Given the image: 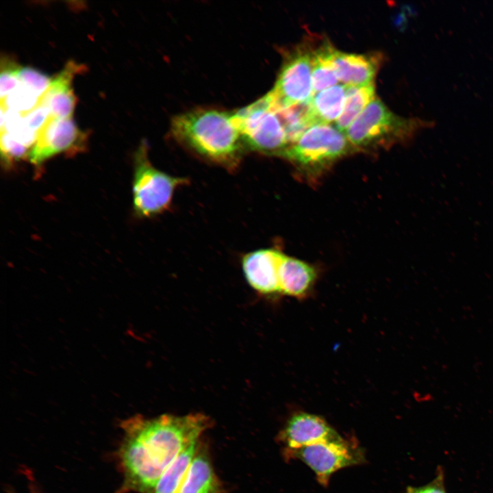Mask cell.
Masks as SVG:
<instances>
[{
  "label": "cell",
  "mask_w": 493,
  "mask_h": 493,
  "mask_svg": "<svg viewBox=\"0 0 493 493\" xmlns=\"http://www.w3.org/2000/svg\"><path fill=\"white\" fill-rule=\"evenodd\" d=\"M212 425L201 413L150 418L138 415L123 421L116 454L123 482L117 493H153L169 465Z\"/></svg>",
  "instance_id": "obj_1"
},
{
  "label": "cell",
  "mask_w": 493,
  "mask_h": 493,
  "mask_svg": "<svg viewBox=\"0 0 493 493\" xmlns=\"http://www.w3.org/2000/svg\"><path fill=\"white\" fill-rule=\"evenodd\" d=\"M170 131L176 140L205 159L227 168L239 162L243 141L233 114L194 109L175 116Z\"/></svg>",
  "instance_id": "obj_2"
},
{
  "label": "cell",
  "mask_w": 493,
  "mask_h": 493,
  "mask_svg": "<svg viewBox=\"0 0 493 493\" xmlns=\"http://www.w3.org/2000/svg\"><path fill=\"white\" fill-rule=\"evenodd\" d=\"M434 123L398 116L375 97L344 132L354 149L386 148L410 139L418 130Z\"/></svg>",
  "instance_id": "obj_3"
},
{
  "label": "cell",
  "mask_w": 493,
  "mask_h": 493,
  "mask_svg": "<svg viewBox=\"0 0 493 493\" xmlns=\"http://www.w3.org/2000/svg\"><path fill=\"white\" fill-rule=\"evenodd\" d=\"M353 149L344 132L329 124L318 123L307 129L282 156L312 177L323 173Z\"/></svg>",
  "instance_id": "obj_4"
},
{
  "label": "cell",
  "mask_w": 493,
  "mask_h": 493,
  "mask_svg": "<svg viewBox=\"0 0 493 493\" xmlns=\"http://www.w3.org/2000/svg\"><path fill=\"white\" fill-rule=\"evenodd\" d=\"M133 207L140 217H152L170 206L176 188L188 179L169 175L155 168L148 157L147 142L142 140L134 157Z\"/></svg>",
  "instance_id": "obj_5"
},
{
  "label": "cell",
  "mask_w": 493,
  "mask_h": 493,
  "mask_svg": "<svg viewBox=\"0 0 493 493\" xmlns=\"http://www.w3.org/2000/svg\"><path fill=\"white\" fill-rule=\"evenodd\" d=\"M233 118L250 148L281 156L288 148L286 128L268 93L234 113Z\"/></svg>",
  "instance_id": "obj_6"
},
{
  "label": "cell",
  "mask_w": 493,
  "mask_h": 493,
  "mask_svg": "<svg viewBox=\"0 0 493 493\" xmlns=\"http://www.w3.org/2000/svg\"><path fill=\"white\" fill-rule=\"evenodd\" d=\"M312 53L313 49L302 44L286 55L274 88L268 92L275 106L287 107L312 99Z\"/></svg>",
  "instance_id": "obj_7"
},
{
  "label": "cell",
  "mask_w": 493,
  "mask_h": 493,
  "mask_svg": "<svg viewBox=\"0 0 493 493\" xmlns=\"http://www.w3.org/2000/svg\"><path fill=\"white\" fill-rule=\"evenodd\" d=\"M86 140L87 134L78 128L72 117L58 118L50 116L38 132L29 153V162L39 175L43 164L53 157L82 152L86 147Z\"/></svg>",
  "instance_id": "obj_8"
},
{
  "label": "cell",
  "mask_w": 493,
  "mask_h": 493,
  "mask_svg": "<svg viewBox=\"0 0 493 493\" xmlns=\"http://www.w3.org/2000/svg\"><path fill=\"white\" fill-rule=\"evenodd\" d=\"M286 455L306 464L323 486L328 485L331 475L336 471L364 461L362 450L343 438L317 442Z\"/></svg>",
  "instance_id": "obj_9"
},
{
  "label": "cell",
  "mask_w": 493,
  "mask_h": 493,
  "mask_svg": "<svg viewBox=\"0 0 493 493\" xmlns=\"http://www.w3.org/2000/svg\"><path fill=\"white\" fill-rule=\"evenodd\" d=\"M342 438L322 417L299 412L293 414L279 433L285 454L317 442Z\"/></svg>",
  "instance_id": "obj_10"
},
{
  "label": "cell",
  "mask_w": 493,
  "mask_h": 493,
  "mask_svg": "<svg viewBox=\"0 0 493 493\" xmlns=\"http://www.w3.org/2000/svg\"><path fill=\"white\" fill-rule=\"evenodd\" d=\"M283 253L273 249L257 250L245 255L242 269L248 283L264 296L281 294L279 268Z\"/></svg>",
  "instance_id": "obj_11"
},
{
  "label": "cell",
  "mask_w": 493,
  "mask_h": 493,
  "mask_svg": "<svg viewBox=\"0 0 493 493\" xmlns=\"http://www.w3.org/2000/svg\"><path fill=\"white\" fill-rule=\"evenodd\" d=\"M84 69V66L69 61L52 79L49 88L40 99V103L48 108L51 117L71 118L77 102L71 87L72 80L76 74Z\"/></svg>",
  "instance_id": "obj_12"
},
{
  "label": "cell",
  "mask_w": 493,
  "mask_h": 493,
  "mask_svg": "<svg viewBox=\"0 0 493 493\" xmlns=\"http://www.w3.org/2000/svg\"><path fill=\"white\" fill-rule=\"evenodd\" d=\"M381 59L376 54H353L335 50L333 62L338 80L346 86L372 83Z\"/></svg>",
  "instance_id": "obj_13"
},
{
  "label": "cell",
  "mask_w": 493,
  "mask_h": 493,
  "mask_svg": "<svg viewBox=\"0 0 493 493\" xmlns=\"http://www.w3.org/2000/svg\"><path fill=\"white\" fill-rule=\"evenodd\" d=\"M316 279L317 273L312 266L283 254L279 268L281 294L305 299L310 295Z\"/></svg>",
  "instance_id": "obj_14"
},
{
  "label": "cell",
  "mask_w": 493,
  "mask_h": 493,
  "mask_svg": "<svg viewBox=\"0 0 493 493\" xmlns=\"http://www.w3.org/2000/svg\"><path fill=\"white\" fill-rule=\"evenodd\" d=\"M223 492V487L214 470L207 449L199 441L179 493Z\"/></svg>",
  "instance_id": "obj_15"
},
{
  "label": "cell",
  "mask_w": 493,
  "mask_h": 493,
  "mask_svg": "<svg viewBox=\"0 0 493 493\" xmlns=\"http://www.w3.org/2000/svg\"><path fill=\"white\" fill-rule=\"evenodd\" d=\"M346 86L336 84L313 95L310 104L318 123L337 121L341 115L346 99Z\"/></svg>",
  "instance_id": "obj_16"
},
{
  "label": "cell",
  "mask_w": 493,
  "mask_h": 493,
  "mask_svg": "<svg viewBox=\"0 0 493 493\" xmlns=\"http://www.w3.org/2000/svg\"><path fill=\"white\" fill-rule=\"evenodd\" d=\"M335 50L328 42L313 49L312 85L314 94L338 83L333 62Z\"/></svg>",
  "instance_id": "obj_17"
},
{
  "label": "cell",
  "mask_w": 493,
  "mask_h": 493,
  "mask_svg": "<svg viewBox=\"0 0 493 493\" xmlns=\"http://www.w3.org/2000/svg\"><path fill=\"white\" fill-rule=\"evenodd\" d=\"M375 98L372 83L364 86H346L344 105L336 121V127L344 133Z\"/></svg>",
  "instance_id": "obj_18"
},
{
  "label": "cell",
  "mask_w": 493,
  "mask_h": 493,
  "mask_svg": "<svg viewBox=\"0 0 493 493\" xmlns=\"http://www.w3.org/2000/svg\"><path fill=\"white\" fill-rule=\"evenodd\" d=\"M199 440L186 447L165 470L153 493H179Z\"/></svg>",
  "instance_id": "obj_19"
},
{
  "label": "cell",
  "mask_w": 493,
  "mask_h": 493,
  "mask_svg": "<svg viewBox=\"0 0 493 493\" xmlns=\"http://www.w3.org/2000/svg\"><path fill=\"white\" fill-rule=\"evenodd\" d=\"M40 97L29 89L20 84L4 100L1 101V105L6 109L24 114L40 103Z\"/></svg>",
  "instance_id": "obj_20"
},
{
  "label": "cell",
  "mask_w": 493,
  "mask_h": 493,
  "mask_svg": "<svg viewBox=\"0 0 493 493\" xmlns=\"http://www.w3.org/2000/svg\"><path fill=\"white\" fill-rule=\"evenodd\" d=\"M18 79L21 85L40 98L48 90L53 79L45 73L30 66L21 67Z\"/></svg>",
  "instance_id": "obj_21"
},
{
  "label": "cell",
  "mask_w": 493,
  "mask_h": 493,
  "mask_svg": "<svg viewBox=\"0 0 493 493\" xmlns=\"http://www.w3.org/2000/svg\"><path fill=\"white\" fill-rule=\"evenodd\" d=\"M1 157L5 168H10L15 163L28 158L30 150L15 141L5 131H1Z\"/></svg>",
  "instance_id": "obj_22"
},
{
  "label": "cell",
  "mask_w": 493,
  "mask_h": 493,
  "mask_svg": "<svg viewBox=\"0 0 493 493\" xmlns=\"http://www.w3.org/2000/svg\"><path fill=\"white\" fill-rule=\"evenodd\" d=\"M21 67L14 61L5 58L1 61L0 95L4 100L21 83L18 73Z\"/></svg>",
  "instance_id": "obj_23"
},
{
  "label": "cell",
  "mask_w": 493,
  "mask_h": 493,
  "mask_svg": "<svg viewBox=\"0 0 493 493\" xmlns=\"http://www.w3.org/2000/svg\"><path fill=\"white\" fill-rule=\"evenodd\" d=\"M21 115L25 125L31 131L38 134L40 130L50 117V112L46 105L40 103L32 110Z\"/></svg>",
  "instance_id": "obj_24"
},
{
  "label": "cell",
  "mask_w": 493,
  "mask_h": 493,
  "mask_svg": "<svg viewBox=\"0 0 493 493\" xmlns=\"http://www.w3.org/2000/svg\"><path fill=\"white\" fill-rule=\"evenodd\" d=\"M406 493H446L442 468L438 467L435 477L431 482L419 487L408 486Z\"/></svg>",
  "instance_id": "obj_25"
}]
</instances>
